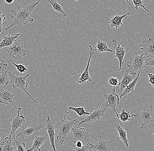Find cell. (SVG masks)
Returning a JSON list of instances; mask_svg holds the SVG:
<instances>
[{
	"label": "cell",
	"instance_id": "obj_11",
	"mask_svg": "<svg viewBox=\"0 0 154 151\" xmlns=\"http://www.w3.org/2000/svg\"><path fill=\"white\" fill-rule=\"evenodd\" d=\"M106 108H95L93 112L90 113L86 118L79 122L77 128H79L81 125L85 123H91L92 122H97L102 117L105 115Z\"/></svg>",
	"mask_w": 154,
	"mask_h": 151
},
{
	"label": "cell",
	"instance_id": "obj_33",
	"mask_svg": "<svg viewBox=\"0 0 154 151\" xmlns=\"http://www.w3.org/2000/svg\"><path fill=\"white\" fill-rule=\"evenodd\" d=\"M12 63L13 65L17 69V71H19V73H20V75H22V74L23 73H25L26 72H27L28 71L27 68V66L26 64L24 65V64H16L14 63L13 62H12Z\"/></svg>",
	"mask_w": 154,
	"mask_h": 151
},
{
	"label": "cell",
	"instance_id": "obj_2",
	"mask_svg": "<svg viewBox=\"0 0 154 151\" xmlns=\"http://www.w3.org/2000/svg\"><path fill=\"white\" fill-rule=\"evenodd\" d=\"M65 112L66 113L63 119L60 122H58L56 126L58 131L57 140L60 146H62L64 144L65 138L68 137L72 127L75 125H76L77 123L79 124V122L77 119L71 121H67L66 118V115L67 113H68V112L66 110Z\"/></svg>",
	"mask_w": 154,
	"mask_h": 151
},
{
	"label": "cell",
	"instance_id": "obj_29",
	"mask_svg": "<svg viewBox=\"0 0 154 151\" xmlns=\"http://www.w3.org/2000/svg\"><path fill=\"white\" fill-rule=\"evenodd\" d=\"M68 109L70 110H73L76 112L78 116L79 117L85 116L86 115H89L91 113H89L88 111H85L84 107H69Z\"/></svg>",
	"mask_w": 154,
	"mask_h": 151
},
{
	"label": "cell",
	"instance_id": "obj_1",
	"mask_svg": "<svg viewBox=\"0 0 154 151\" xmlns=\"http://www.w3.org/2000/svg\"><path fill=\"white\" fill-rule=\"evenodd\" d=\"M40 2V0H38L36 2L33 3L29 5L26 6H19L16 9L11 10L10 11V16L12 20L10 25L7 28L4 26L2 28L5 30H8L12 27L19 24L26 25L29 23L33 22L34 19L30 17L31 13Z\"/></svg>",
	"mask_w": 154,
	"mask_h": 151
},
{
	"label": "cell",
	"instance_id": "obj_3",
	"mask_svg": "<svg viewBox=\"0 0 154 151\" xmlns=\"http://www.w3.org/2000/svg\"><path fill=\"white\" fill-rule=\"evenodd\" d=\"M145 59L146 57L144 53L138 55L136 52L134 56L130 58L127 62V66L128 67V69L126 71L128 73L129 72L134 73L137 75L139 72H142V70L146 66Z\"/></svg>",
	"mask_w": 154,
	"mask_h": 151
},
{
	"label": "cell",
	"instance_id": "obj_30",
	"mask_svg": "<svg viewBox=\"0 0 154 151\" xmlns=\"http://www.w3.org/2000/svg\"><path fill=\"white\" fill-rule=\"evenodd\" d=\"M132 1L134 5L135 9L137 10L139 7H141L151 14V16H152L153 15L151 14V12L145 7V3L144 1L142 0H132Z\"/></svg>",
	"mask_w": 154,
	"mask_h": 151
},
{
	"label": "cell",
	"instance_id": "obj_26",
	"mask_svg": "<svg viewBox=\"0 0 154 151\" xmlns=\"http://www.w3.org/2000/svg\"><path fill=\"white\" fill-rule=\"evenodd\" d=\"M121 113L120 114H116V117L119 118V121H121L124 124H126L127 121H130L131 118V115L130 113V111L125 108L120 110Z\"/></svg>",
	"mask_w": 154,
	"mask_h": 151
},
{
	"label": "cell",
	"instance_id": "obj_25",
	"mask_svg": "<svg viewBox=\"0 0 154 151\" xmlns=\"http://www.w3.org/2000/svg\"><path fill=\"white\" fill-rule=\"evenodd\" d=\"M96 47L97 49L93 50L94 52L97 51L99 53H104V52H114L112 50H110L108 47L107 44L106 42L102 40H99L96 42Z\"/></svg>",
	"mask_w": 154,
	"mask_h": 151
},
{
	"label": "cell",
	"instance_id": "obj_42",
	"mask_svg": "<svg viewBox=\"0 0 154 151\" xmlns=\"http://www.w3.org/2000/svg\"><path fill=\"white\" fill-rule=\"evenodd\" d=\"M152 133H153V137L154 138V128L152 130Z\"/></svg>",
	"mask_w": 154,
	"mask_h": 151
},
{
	"label": "cell",
	"instance_id": "obj_18",
	"mask_svg": "<svg viewBox=\"0 0 154 151\" xmlns=\"http://www.w3.org/2000/svg\"><path fill=\"white\" fill-rule=\"evenodd\" d=\"M136 74L134 73H131V74H129L127 71L125 72L122 80L118 84V86L120 87V92H122L127 86L134 80L135 78L136 77Z\"/></svg>",
	"mask_w": 154,
	"mask_h": 151
},
{
	"label": "cell",
	"instance_id": "obj_12",
	"mask_svg": "<svg viewBox=\"0 0 154 151\" xmlns=\"http://www.w3.org/2000/svg\"><path fill=\"white\" fill-rule=\"evenodd\" d=\"M45 129L48 132V135L50 137L51 147L52 148L54 151H57L54 142L55 137L57 135L55 134L56 127L55 125L54 121L53 119H51L49 116H47V119L45 123Z\"/></svg>",
	"mask_w": 154,
	"mask_h": 151
},
{
	"label": "cell",
	"instance_id": "obj_6",
	"mask_svg": "<svg viewBox=\"0 0 154 151\" xmlns=\"http://www.w3.org/2000/svg\"><path fill=\"white\" fill-rule=\"evenodd\" d=\"M152 110L153 105L151 104L148 108L144 109L139 113L132 114V117H135L141 124L140 128H143L149 123L154 122V113Z\"/></svg>",
	"mask_w": 154,
	"mask_h": 151
},
{
	"label": "cell",
	"instance_id": "obj_17",
	"mask_svg": "<svg viewBox=\"0 0 154 151\" xmlns=\"http://www.w3.org/2000/svg\"><path fill=\"white\" fill-rule=\"evenodd\" d=\"M140 50L144 52L146 57L154 58V40L150 38L146 40V43L141 46Z\"/></svg>",
	"mask_w": 154,
	"mask_h": 151
},
{
	"label": "cell",
	"instance_id": "obj_32",
	"mask_svg": "<svg viewBox=\"0 0 154 151\" xmlns=\"http://www.w3.org/2000/svg\"><path fill=\"white\" fill-rule=\"evenodd\" d=\"M71 146L73 148V151H90L89 149L91 148L90 143H87L86 145L84 144L83 146L81 148L76 147L74 144H71Z\"/></svg>",
	"mask_w": 154,
	"mask_h": 151
},
{
	"label": "cell",
	"instance_id": "obj_20",
	"mask_svg": "<svg viewBox=\"0 0 154 151\" xmlns=\"http://www.w3.org/2000/svg\"><path fill=\"white\" fill-rule=\"evenodd\" d=\"M130 15L129 12H128L126 14L123 15H116L112 16L109 21L108 22L110 25L111 28L118 29L123 26L122 20L126 16Z\"/></svg>",
	"mask_w": 154,
	"mask_h": 151
},
{
	"label": "cell",
	"instance_id": "obj_40",
	"mask_svg": "<svg viewBox=\"0 0 154 151\" xmlns=\"http://www.w3.org/2000/svg\"><path fill=\"white\" fill-rule=\"evenodd\" d=\"M5 1L6 3L11 4L15 0H5Z\"/></svg>",
	"mask_w": 154,
	"mask_h": 151
},
{
	"label": "cell",
	"instance_id": "obj_8",
	"mask_svg": "<svg viewBox=\"0 0 154 151\" xmlns=\"http://www.w3.org/2000/svg\"><path fill=\"white\" fill-rule=\"evenodd\" d=\"M17 110H18V114L16 117L12 116L11 119L10 125L9 126L11 128V130L9 135L13 140H14V137L16 136L15 132L16 130L23 126L25 122L26 119V117L23 115H20L22 110L21 108L20 107H18Z\"/></svg>",
	"mask_w": 154,
	"mask_h": 151
},
{
	"label": "cell",
	"instance_id": "obj_27",
	"mask_svg": "<svg viewBox=\"0 0 154 151\" xmlns=\"http://www.w3.org/2000/svg\"><path fill=\"white\" fill-rule=\"evenodd\" d=\"M8 71L3 70L0 74V88L4 89L9 83Z\"/></svg>",
	"mask_w": 154,
	"mask_h": 151
},
{
	"label": "cell",
	"instance_id": "obj_21",
	"mask_svg": "<svg viewBox=\"0 0 154 151\" xmlns=\"http://www.w3.org/2000/svg\"><path fill=\"white\" fill-rule=\"evenodd\" d=\"M19 35L20 33L17 34L14 36H11L10 34L4 35L2 37V40L0 43V49L11 46Z\"/></svg>",
	"mask_w": 154,
	"mask_h": 151
},
{
	"label": "cell",
	"instance_id": "obj_22",
	"mask_svg": "<svg viewBox=\"0 0 154 151\" xmlns=\"http://www.w3.org/2000/svg\"><path fill=\"white\" fill-rule=\"evenodd\" d=\"M13 139L8 136L0 143V151H14L15 147L12 146Z\"/></svg>",
	"mask_w": 154,
	"mask_h": 151
},
{
	"label": "cell",
	"instance_id": "obj_9",
	"mask_svg": "<svg viewBox=\"0 0 154 151\" xmlns=\"http://www.w3.org/2000/svg\"><path fill=\"white\" fill-rule=\"evenodd\" d=\"M89 47L90 48L89 58H88L86 68H85L84 72L81 74L77 76L76 78L77 82L79 84H84L87 83L92 81V79H91V77H90L89 74L88 69H89L91 57L94 54V51H93V48L91 47V45H89Z\"/></svg>",
	"mask_w": 154,
	"mask_h": 151
},
{
	"label": "cell",
	"instance_id": "obj_31",
	"mask_svg": "<svg viewBox=\"0 0 154 151\" xmlns=\"http://www.w3.org/2000/svg\"><path fill=\"white\" fill-rule=\"evenodd\" d=\"M13 140H14L17 151H26L25 150L26 143L25 142H20L17 137H14Z\"/></svg>",
	"mask_w": 154,
	"mask_h": 151
},
{
	"label": "cell",
	"instance_id": "obj_16",
	"mask_svg": "<svg viewBox=\"0 0 154 151\" xmlns=\"http://www.w3.org/2000/svg\"><path fill=\"white\" fill-rule=\"evenodd\" d=\"M15 95L12 93L10 90H5L1 89L0 90V103L8 105L11 103L13 105L15 109H17V107L14 105L13 101V99Z\"/></svg>",
	"mask_w": 154,
	"mask_h": 151
},
{
	"label": "cell",
	"instance_id": "obj_44",
	"mask_svg": "<svg viewBox=\"0 0 154 151\" xmlns=\"http://www.w3.org/2000/svg\"><path fill=\"white\" fill-rule=\"evenodd\" d=\"M77 1H78V0H75V1H76V2Z\"/></svg>",
	"mask_w": 154,
	"mask_h": 151
},
{
	"label": "cell",
	"instance_id": "obj_28",
	"mask_svg": "<svg viewBox=\"0 0 154 151\" xmlns=\"http://www.w3.org/2000/svg\"><path fill=\"white\" fill-rule=\"evenodd\" d=\"M48 2L50 5H51L53 9L55 11L62 14L64 17L67 16V14L63 11L62 7L58 3L56 0H48Z\"/></svg>",
	"mask_w": 154,
	"mask_h": 151
},
{
	"label": "cell",
	"instance_id": "obj_24",
	"mask_svg": "<svg viewBox=\"0 0 154 151\" xmlns=\"http://www.w3.org/2000/svg\"><path fill=\"white\" fill-rule=\"evenodd\" d=\"M115 126L117 131H118V134H119V139H121L123 141L127 148H130L128 140L127 137V131H126L124 129V128L121 127L118 123H116Z\"/></svg>",
	"mask_w": 154,
	"mask_h": 151
},
{
	"label": "cell",
	"instance_id": "obj_15",
	"mask_svg": "<svg viewBox=\"0 0 154 151\" xmlns=\"http://www.w3.org/2000/svg\"><path fill=\"white\" fill-rule=\"evenodd\" d=\"M118 139H119V137L114 138L110 141H105L103 140L102 136L100 135V140L97 143L95 144H91L90 143L91 145L90 149H93L97 151H112L110 149L111 144L113 141Z\"/></svg>",
	"mask_w": 154,
	"mask_h": 151
},
{
	"label": "cell",
	"instance_id": "obj_14",
	"mask_svg": "<svg viewBox=\"0 0 154 151\" xmlns=\"http://www.w3.org/2000/svg\"><path fill=\"white\" fill-rule=\"evenodd\" d=\"M112 45L115 49V56L119 60L120 63V68L118 70V72H120L121 70L122 65L124 63V59L125 58V53L126 52H128V50H125V48L123 47V45H121L118 42L116 41V39H112Z\"/></svg>",
	"mask_w": 154,
	"mask_h": 151
},
{
	"label": "cell",
	"instance_id": "obj_7",
	"mask_svg": "<svg viewBox=\"0 0 154 151\" xmlns=\"http://www.w3.org/2000/svg\"><path fill=\"white\" fill-rule=\"evenodd\" d=\"M115 86H113L111 92L109 94H104V98L105 102L100 106L101 108H106L110 107L115 112L116 115L118 114L116 110V107L119 104L120 97L116 93Z\"/></svg>",
	"mask_w": 154,
	"mask_h": 151
},
{
	"label": "cell",
	"instance_id": "obj_5",
	"mask_svg": "<svg viewBox=\"0 0 154 151\" xmlns=\"http://www.w3.org/2000/svg\"><path fill=\"white\" fill-rule=\"evenodd\" d=\"M8 75L11 79V83L12 84V87L13 89L18 88L21 90H23L25 93H26L31 99L34 102L39 104V102L35 101L32 97L31 95L29 94L27 91V88L28 87L29 83L26 81L27 78L28 77L30 74H27L26 75L23 77L22 75L16 76L14 75L11 72H8Z\"/></svg>",
	"mask_w": 154,
	"mask_h": 151
},
{
	"label": "cell",
	"instance_id": "obj_35",
	"mask_svg": "<svg viewBox=\"0 0 154 151\" xmlns=\"http://www.w3.org/2000/svg\"><path fill=\"white\" fill-rule=\"evenodd\" d=\"M109 84L113 86H117L119 84V80L118 78L111 77L108 81Z\"/></svg>",
	"mask_w": 154,
	"mask_h": 151
},
{
	"label": "cell",
	"instance_id": "obj_23",
	"mask_svg": "<svg viewBox=\"0 0 154 151\" xmlns=\"http://www.w3.org/2000/svg\"><path fill=\"white\" fill-rule=\"evenodd\" d=\"M140 73V72H139L134 80L132 81L131 83L127 86L125 87V89L121 92L120 96V98H122L125 95H128V94H129V93H133L134 91V88L135 87L137 83V80H138V79H139Z\"/></svg>",
	"mask_w": 154,
	"mask_h": 151
},
{
	"label": "cell",
	"instance_id": "obj_39",
	"mask_svg": "<svg viewBox=\"0 0 154 151\" xmlns=\"http://www.w3.org/2000/svg\"><path fill=\"white\" fill-rule=\"evenodd\" d=\"M73 142H74L75 146L78 147V148H81V147H82L84 145L83 142L80 141H77Z\"/></svg>",
	"mask_w": 154,
	"mask_h": 151
},
{
	"label": "cell",
	"instance_id": "obj_38",
	"mask_svg": "<svg viewBox=\"0 0 154 151\" xmlns=\"http://www.w3.org/2000/svg\"><path fill=\"white\" fill-rule=\"evenodd\" d=\"M147 74H148V75L149 76V83L154 88V74H150L148 71L147 72Z\"/></svg>",
	"mask_w": 154,
	"mask_h": 151
},
{
	"label": "cell",
	"instance_id": "obj_37",
	"mask_svg": "<svg viewBox=\"0 0 154 151\" xmlns=\"http://www.w3.org/2000/svg\"><path fill=\"white\" fill-rule=\"evenodd\" d=\"M6 19V17L5 14H3L2 11L0 10V35L2 32V28L3 26L2 25L3 22Z\"/></svg>",
	"mask_w": 154,
	"mask_h": 151
},
{
	"label": "cell",
	"instance_id": "obj_13",
	"mask_svg": "<svg viewBox=\"0 0 154 151\" xmlns=\"http://www.w3.org/2000/svg\"><path fill=\"white\" fill-rule=\"evenodd\" d=\"M73 133V142L80 141L81 142H89L92 134L89 133L85 131L84 127L73 128H71Z\"/></svg>",
	"mask_w": 154,
	"mask_h": 151
},
{
	"label": "cell",
	"instance_id": "obj_41",
	"mask_svg": "<svg viewBox=\"0 0 154 151\" xmlns=\"http://www.w3.org/2000/svg\"><path fill=\"white\" fill-rule=\"evenodd\" d=\"M0 126H1V125H0ZM4 131H7L6 130L4 129L0 128V133L4 132ZM0 139H1V137H0Z\"/></svg>",
	"mask_w": 154,
	"mask_h": 151
},
{
	"label": "cell",
	"instance_id": "obj_19",
	"mask_svg": "<svg viewBox=\"0 0 154 151\" xmlns=\"http://www.w3.org/2000/svg\"><path fill=\"white\" fill-rule=\"evenodd\" d=\"M47 138L48 136L46 134L43 136H38L35 135V137L34 138L32 147L26 151H41L40 147L43 145Z\"/></svg>",
	"mask_w": 154,
	"mask_h": 151
},
{
	"label": "cell",
	"instance_id": "obj_43",
	"mask_svg": "<svg viewBox=\"0 0 154 151\" xmlns=\"http://www.w3.org/2000/svg\"><path fill=\"white\" fill-rule=\"evenodd\" d=\"M126 1L127 2H129V0H126Z\"/></svg>",
	"mask_w": 154,
	"mask_h": 151
},
{
	"label": "cell",
	"instance_id": "obj_34",
	"mask_svg": "<svg viewBox=\"0 0 154 151\" xmlns=\"http://www.w3.org/2000/svg\"><path fill=\"white\" fill-rule=\"evenodd\" d=\"M145 65L150 66L154 71V58L146 57Z\"/></svg>",
	"mask_w": 154,
	"mask_h": 151
},
{
	"label": "cell",
	"instance_id": "obj_4",
	"mask_svg": "<svg viewBox=\"0 0 154 151\" xmlns=\"http://www.w3.org/2000/svg\"><path fill=\"white\" fill-rule=\"evenodd\" d=\"M26 47L22 45L21 40H15L11 46L5 48V53L10 58L15 60H20L23 56L26 55Z\"/></svg>",
	"mask_w": 154,
	"mask_h": 151
},
{
	"label": "cell",
	"instance_id": "obj_36",
	"mask_svg": "<svg viewBox=\"0 0 154 151\" xmlns=\"http://www.w3.org/2000/svg\"><path fill=\"white\" fill-rule=\"evenodd\" d=\"M8 66V64L6 62L5 60L4 59H0V74Z\"/></svg>",
	"mask_w": 154,
	"mask_h": 151
},
{
	"label": "cell",
	"instance_id": "obj_10",
	"mask_svg": "<svg viewBox=\"0 0 154 151\" xmlns=\"http://www.w3.org/2000/svg\"><path fill=\"white\" fill-rule=\"evenodd\" d=\"M43 127V125H37L32 124L27 127V125H26L25 127L21 130L15 137H20L23 139L27 138L30 137L31 135L37 134Z\"/></svg>",
	"mask_w": 154,
	"mask_h": 151
}]
</instances>
